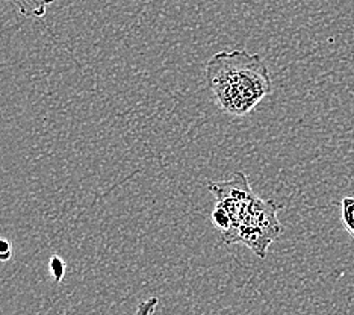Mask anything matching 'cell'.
Instances as JSON below:
<instances>
[{"label":"cell","mask_w":354,"mask_h":315,"mask_svg":"<svg viewBox=\"0 0 354 315\" xmlns=\"http://www.w3.org/2000/svg\"><path fill=\"white\" fill-rule=\"evenodd\" d=\"M21 15L29 19H41L55 0H12Z\"/></svg>","instance_id":"4"},{"label":"cell","mask_w":354,"mask_h":315,"mask_svg":"<svg viewBox=\"0 0 354 315\" xmlns=\"http://www.w3.org/2000/svg\"><path fill=\"white\" fill-rule=\"evenodd\" d=\"M207 190L214 194L215 205L226 209L232 220V229L223 242L224 244H236L239 222L256 196L250 182H248V177L243 172H236L229 181L209 183Z\"/></svg>","instance_id":"3"},{"label":"cell","mask_w":354,"mask_h":315,"mask_svg":"<svg viewBox=\"0 0 354 315\" xmlns=\"http://www.w3.org/2000/svg\"><path fill=\"white\" fill-rule=\"evenodd\" d=\"M337 205L341 209L342 224L354 240V197H344Z\"/></svg>","instance_id":"5"},{"label":"cell","mask_w":354,"mask_h":315,"mask_svg":"<svg viewBox=\"0 0 354 315\" xmlns=\"http://www.w3.org/2000/svg\"><path fill=\"white\" fill-rule=\"evenodd\" d=\"M50 271L53 274V278L56 282H61L64 274H66V264L61 260L59 256H53L50 260Z\"/></svg>","instance_id":"7"},{"label":"cell","mask_w":354,"mask_h":315,"mask_svg":"<svg viewBox=\"0 0 354 315\" xmlns=\"http://www.w3.org/2000/svg\"><path fill=\"white\" fill-rule=\"evenodd\" d=\"M280 206L274 200H263L254 196L238 226V242L244 244L263 260L271 242L277 240L281 224L277 218Z\"/></svg>","instance_id":"2"},{"label":"cell","mask_w":354,"mask_h":315,"mask_svg":"<svg viewBox=\"0 0 354 315\" xmlns=\"http://www.w3.org/2000/svg\"><path fill=\"white\" fill-rule=\"evenodd\" d=\"M12 256V246L11 242L5 240V238H0V261H10Z\"/></svg>","instance_id":"8"},{"label":"cell","mask_w":354,"mask_h":315,"mask_svg":"<svg viewBox=\"0 0 354 315\" xmlns=\"http://www.w3.org/2000/svg\"><path fill=\"white\" fill-rule=\"evenodd\" d=\"M209 90L223 112L244 117L272 93V80L261 55L244 48L215 53L205 67Z\"/></svg>","instance_id":"1"},{"label":"cell","mask_w":354,"mask_h":315,"mask_svg":"<svg viewBox=\"0 0 354 315\" xmlns=\"http://www.w3.org/2000/svg\"><path fill=\"white\" fill-rule=\"evenodd\" d=\"M159 303V298L158 297H149L147 300H144L138 305V308H136L135 315H153L156 311V306Z\"/></svg>","instance_id":"6"}]
</instances>
